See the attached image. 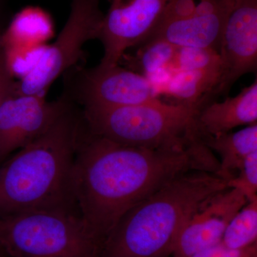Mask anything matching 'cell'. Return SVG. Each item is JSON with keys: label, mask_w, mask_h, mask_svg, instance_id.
I'll use <instances>...</instances> for the list:
<instances>
[{"label": "cell", "mask_w": 257, "mask_h": 257, "mask_svg": "<svg viewBox=\"0 0 257 257\" xmlns=\"http://www.w3.org/2000/svg\"><path fill=\"white\" fill-rule=\"evenodd\" d=\"M219 169L201 140L187 149L126 146L91 133L84 121L74 164V198L101 246L126 211L172 179L190 170L217 174Z\"/></svg>", "instance_id": "1"}, {"label": "cell", "mask_w": 257, "mask_h": 257, "mask_svg": "<svg viewBox=\"0 0 257 257\" xmlns=\"http://www.w3.org/2000/svg\"><path fill=\"white\" fill-rule=\"evenodd\" d=\"M84 127L72 104L43 135L0 165V217L34 211L79 213L73 191Z\"/></svg>", "instance_id": "2"}, {"label": "cell", "mask_w": 257, "mask_h": 257, "mask_svg": "<svg viewBox=\"0 0 257 257\" xmlns=\"http://www.w3.org/2000/svg\"><path fill=\"white\" fill-rule=\"evenodd\" d=\"M212 172H185L121 216L101 244L99 257H172L184 226L208 197L227 188Z\"/></svg>", "instance_id": "3"}, {"label": "cell", "mask_w": 257, "mask_h": 257, "mask_svg": "<svg viewBox=\"0 0 257 257\" xmlns=\"http://www.w3.org/2000/svg\"><path fill=\"white\" fill-rule=\"evenodd\" d=\"M199 109L160 99L143 104L84 107V124L91 133L126 146L187 149L200 138Z\"/></svg>", "instance_id": "4"}, {"label": "cell", "mask_w": 257, "mask_h": 257, "mask_svg": "<svg viewBox=\"0 0 257 257\" xmlns=\"http://www.w3.org/2000/svg\"><path fill=\"white\" fill-rule=\"evenodd\" d=\"M100 247L78 212L34 211L0 217V249L8 257H99Z\"/></svg>", "instance_id": "5"}, {"label": "cell", "mask_w": 257, "mask_h": 257, "mask_svg": "<svg viewBox=\"0 0 257 257\" xmlns=\"http://www.w3.org/2000/svg\"><path fill=\"white\" fill-rule=\"evenodd\" d=\"M70 7L68 20L57 40L16 84L15 94H43L59 76L82 58L84 44L98 39L104 16L99 0H70Z\"/></svg>", "instance_id": "6"}, {"label": "cell", "mask_w": 257, "mask_h": 257, "mask_svg": "<svg viewBox=\"0 0 257 257\" xmlns=\"http://www.w3.org/2000/svg\"><path fill=\"white\" fill-rule=\"evenodd\" d=\"M233 3L170 0L160 23L145 42L165 40L177 47H203L219 52L221 32Z\"/></svg>", "instance_id": "7"}, {"label": "cell", "mask_w": 257, "mask_h": 257, "mask_svg": "<svg viewBox=\"0 0 257 257\" xmlns=\"http://www.w3.org/2000/svg\"><path fill=\"white\" fill-rule=\"evenodd\" d=\"M169 2L111 0L98 37L104 47L99 65H117L125 51L143 43L160 23Z\"/></svg>", "instance_id": "8"}, {"label": "cell", "mask_w": 257, "mask_h": 257, "mask_svg": "<svg viewBox=\"0 0 257 257\" xmlns=\"http://www.w3.org/2000/svg\"><path fill=\"white\" fill-rule=\"evenodd\" d=\"M71 104L67 96L51 102L43 94L9 96L0 107V165L43 135Z\"/></svg>", "instance_id": "9"}, {"label": "cell", "mask_w": 257, "mask_h": 257, "mask_svg": "<svg viewBox=\"0 0 257 257\" xmlns=\"http://www.w3.org/2000/svg\"><path fill=\"white\" fill-rule=\"evenodd\" d=\"M77 74L72 93L84 107L135 105L159 99L150 79L119 64L98 65Z\"/></svg>", "instance_id": "10"}, {"label": "cell", "mask_w": 257, "mask_h": 257, "mask_svg": "<svg viewBox=\"0 0 257 257\" xmlns=\"http://www.w3.org/2000/svg\"><path fill=\"white\" fill-rule=\"evenodd\" d=\"M219 54L222 75L216 94H226L257 68V0H234L225 20Z\"/></svg>", "instance_id": "11"}, {"label": "cell", "mask_w": 257, "mask_h": 257, "mask_svg": "<svg viewBox=\"0 0 257 257\" xmlns=\"http://www.w3.org/2000/svg\"><path fill=\"white\" fill-rule=\"evenodd\" d=\"M247 202L242 193L230 187L208 197L184 226L172 257H192L221 242L230 221Z\"/></svg>", "instance_id": "12"}, {"label": "cell", "mask_w": 257, "mask_h": 257, "mask_svg": "<svg viewBox=\"0 0 257 257\" xmlns=\"http://www.w3.org/2000/svg\"><path fill=\"white\" fill-rule=\"evenodd\" d=\"M197 124L200 135L218 136L233 128L257 121V81L234 97L208 103L199 111Z\"/></svg>", "instance_id": "13"}, {"label": "cell", "mask_w": 257, "mask_h": 257, "mask_svg": "<svg viewBox=\"0 0 257 257\" xmlns=\"http://www.w3.org/2000/svg\"><path fill=\"white\" fill-rule=\"evenodd\" d=\"M200 136L202 143L220 156L218 175L226 182L236 175L246 157L257 152L256 123L236 133Z\"/></svg>", "instance_id": "14"}, {"label": "cell", "mask_w": 257, "mask_h": 257, "mask_svg": "<svg viewBox=\"0 0 257 257\" xmlns=\"http://www.w3.org/2000/svg\"><path fill=\"white\" fill-rule=\"evenodd\" d=\"M221 75V69L178 71L169 82L167 93L179 100L177 104L200 110L216 94Z\"/></svg>", "instance_id": "15"}, {"label": "cell", "mask_w": 257, "mask_h": 257, "mask_svg": "<svg viewBox=\"0 0 257 257\" xmlns=\"http://www.w3.org/2000/svg\"><path fill=\"white\" fill-rule=\"evenodd\" d=\"M138 53L134 56V72L149 79L166 69L175 66L177 47L165 40H153L143 42Z\"/></svg>", "instance_id": "16"}, {"label": "cell", "mask_w": 257, "mask_h": 257, "mask_svg": "<svg viewBox=\"0 0 257 257\" xmlns=\"http://www.w3.org/2000/svg\"><path fill=\"white\" fill-rule=\"evenodd\" d=\"M221 242L233 249L257 244V197L248 201L230 221Z\"/></svg>", "instance_id": "17"}, {"label": "cell", "mask_w": 257, "mask_h": 257, "mask_svg": "<svg viewBox=\"0 0 257 257\" xmlns=\"http://www.w3.org/2000/svg\"><path fill=\"white\" fill-rule=\"evenodd\" d=\"M175 66L178 71L222 69L219 52L203 47H177Z\"/></svg>", "instance_id": "18"}, {"label": "cell", "mask_w": 257, "mask_h": 257, "mask_svg": "<svg viewBox=\"0 0 257 257\" xmlns=\"http://www.w3.org/2000/svg\"><path fill=\"white\" fill-rule=\"evenodd\" d=\"M227 186L239 190L248 201L257 197V152L246 157L236 175L228 181Z\"/></svg>", "instance_id": "19"}, {"label": "cell", "mask_w": 257, "mask_h": 257, "mask_svg": "<svg viewBox=\"0 0 257 257\" xmlns=\"http://www.w3.org/2000/svg\"><path fill=\"white\" fill-rule=\"evenodd\" d=\"M16 84L13 80L9 57L0 43V107L9 96L15 94Z\"/></svg>", "instance_id": "20"}, {"label": "cell", "mask_w": 257, "mask_h": 257, "mask_svg": "<svg viewBox=\"0 0 257 257\" xmlns=\"http://www.w3.org/2000/svg\"><path fill=\"white\" fill-rule=\"evenodd\" d=\"M192 257H257V244L243 249H233L221 241Z\"/></svg>", "instance_id": "21"}, {"label": "cell", "mask_w": 257, "mask_h": 257, "mask_svg": "<svg viewBox=\"0 0 257 257\" xmlns=\"http://www.w3.org/2000/svg\"><path fill=\"white\" fill-rule=\"evenodd\" d=\"M5 253L3 252V251H1V249H0V257H3L4 256Z\"/></svg>", "instance_id": "22"}, {"label": "cell", "mask_w": 257, "mask_h": 257, "mask_svg": "<svg viewBox=\"0 0 257 257\" xmlns=\"http://www.w3.org/2000/svg\"><path fill=\"white\" fill-rule=\"evenodd\" d=\"M1 42H2V40H0V43H1Z\"/></svg>", "instance_id": "23"}, {"label": "cell", "mask_w": 257, "mask_h": 257, "mask_svg": "<svg viewBox=\"0 0 257 257\" xmlns=\"http://www.w3.org/2000/svg\"><path fill=\"white\" fill-rule=\"evenodd\" d=\"M109 1H110V2H111V0H109Z\"/></svg>", "instance_id": "24"}]
</instances>
